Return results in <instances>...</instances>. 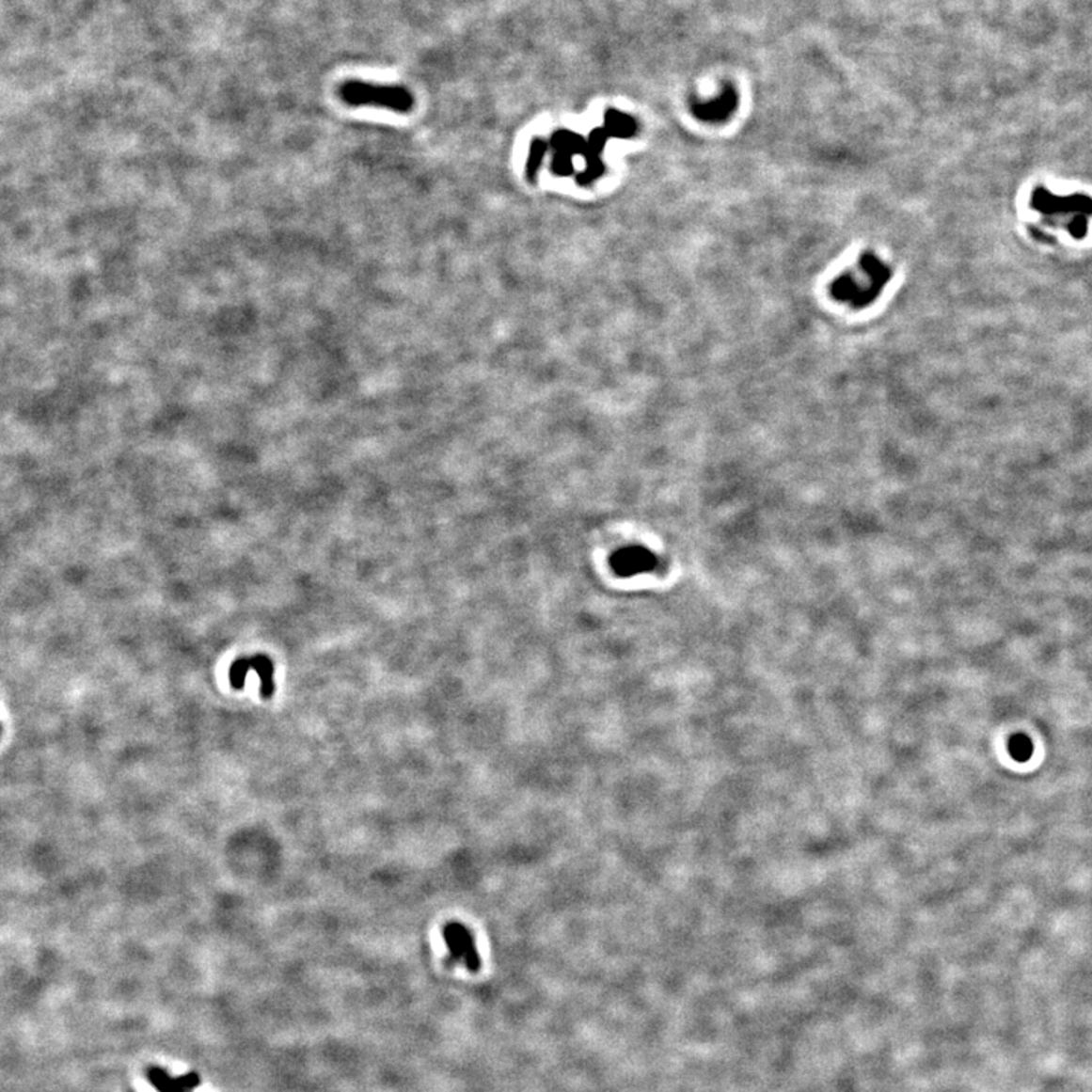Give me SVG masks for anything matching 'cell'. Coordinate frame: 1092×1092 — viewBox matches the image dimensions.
<instances>
[{"instance_id": "cell-4", "label": "cell", "mask_w": 1092, "mask_h": 1092, "mask_svg": "<svg viewBox=\"0 0 1092 1092\" xmlns=\"http://www.w3.org/2000/svg\"><path fill=\"white\" fill-rule=\"evenodd\" d=\"M737 106V94L732 87H725L724 91L718 98L710 99L705 103H693L692 111L698 119L704 121H724L730 119Z\"/></svg>"}, {"instance_id": "cell-5", "label": "cell", "mask_w": 1092, "mask_h": 1092, "mask_svg": "<svg viewBox=\"0 0 1092 1092\" xmlns=\"http://www.w3.org/2000/svg\"><path fill=\"white\" fill-rule=\"evenodd\" d=\"M656 561L650 552L642 548H626L613 557V566L623 576H633L638 572L650 571Z\"/></svg>"}, {"instance_id": "cell-6", "label": "cell", "mask_w": 1092, "mask_h": 1092, "mask_svg": "<svg viewBox=\"0 0 1092 1092\" xmlns=\"http://www.w3.org/2000/svg\"><path fill=\"white\" fill-rule=\"evenodd\" d=\"M551 145L557 153L566 155V157H574L576 153H586V150H588V141H584V138L579 137L578 134L569 133V131H559V133L554 134Z\"/></svg>"}, {"instance_id": "cell-8", "label": "cell", "mask_w": 1092, "mask_h": 1092, "mask_svg": "<svg viewBox=\"0 0 1092 1092\" xmlns=\"http://www.w3.org/2000/svg\"><path fill=\"white\" fill-rule=\"evenodd\" d=\"M546 150H548V145L544 140L536 138V140L532 141L531 150H530L529 166H527L530 180L536 178L537 168L541 166L542 158H544Z\"/></svg>"}, {"instance_id": "cell-3", "label": "cell", "mask_w": 1092, "mask_h": 1092, "mask_svg": "<svg viewBox=\"0 0 1092 1092\" xmlns=\"http://www.w3.org/2000/svg\"><path fill=\"white\" fill-rule=\"evenodd\" d=\"M443 938L447 942L448 952L452 962L460 963L469 971L480 970L482 960L478 955L477 943L474 935L467 926L460 923H451L445 927Z\"/></svg>"}, {"instance_id": "cell-1", "label": "cell", "mask_w": 1092, "mask_h": 1092, "mask_svg": "<svg viewBox=\"0 0 1092 1092\" xmlns=\"http://www.w3.org/2000/svg\"><path fill=\"white\" fill-rule=\"evenodd\" d=\"M858 267L861 275L847 272L834 279L831 290L834 299L849 302L856 309H862L878 298L891 274L888 267L869 252L862 255Z\"/></svg>"}, {"instance_id": "cell-9", "label": "cell", "mask_w": 1092, "mask_h": 1092, "mask_svg": "<svg viewBox=\"0 0 1092 1092\" xmlns=\"http://www.w3.org/2000/svg\"><path fill=\"white\" fill-rule=\"evenodd\" d=\"M1009 752L1010 756L1014 757L1018 762H1026L1032 756L1034 747H1032V742L1027 737L1017 736L1010 740Z\"/></svg>"}, {"instance_id": "cell-2", "label": "cell", "mask_w": 1092, "mask_h": 1092, "mask_svg": "<svg viewBox=\"0 0 1092 1092\" xmlns=\"http://www.w3.org/2000/svg\"><path fill=\"white\" fill-rule=\"evenodd\" d=\"M339 96L349 106H383L396 113H408L415 103L410 91L404 87L375 86L363 81L343 84Z\"/></svg>"}, {"instance_id": "cell-7", "label": "cell", "mask_w": 1092, "mask_h": 1092, "mask_svg": "<svg viewBox=\"0 0 1092 1092\" xmlns=\"http://www.w3.org/2000/svg\"><path fill=\"white\" fill-rule=\"evenodd\" d=\"M636 130H638V125H636L635 119L616 110L607 111L606 131L610 134V137H631V135H635Z\"/></svg>"}]
</instances>
